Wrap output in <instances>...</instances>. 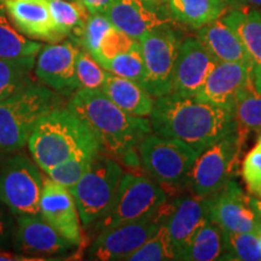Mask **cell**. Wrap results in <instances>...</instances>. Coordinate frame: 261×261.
Wrapping results in <instances>:
<instances>
[{
	"mask_svg": "<svg viewBox=\"0 0 261 261\" xmlns=\"http://www.w3.org/2000/svg\"><path fill=\"white\" fill-rule=\"evenodd\" d=\"M150 123L156 135L184 143L200 154L237 130L233 112L175 92L156 97Z\"/></svg>",
	"mask_w": 261,
	"mask_h": 261,
	"instance_id": "cell-1",
	"label": "cell"
},
{
	"mask_svg": "<svg viewBox=\"0 0 261 261\" xmlns=\"http://www.w3.org/2000/svg\"><path fill=\"white\" fill-rule=\"evenodd\" d=\"M68 107L92 129L102 150L122 159L126 165L139 166L138 146L151 133L150 120L123 112L100 90H76Z\"/></svg>",
	"mask_w": 261,
	"mask_h": 261,
	"instance_id": "cell-2",
	"label": "cell"
},
{
	"mask_svg": "<svg viewBox=\"0 0 261 261\" xmlns=\"http://www.w3.org/2000/svg\"><path fill=\"white\" fill-rule=\"evenodd\" d=\"M29 151L44 172L79 154L98 155L102 145L92 129L69 107H57L41 117L28 140Z\"/></svg>",
	"mask_w": 261,
	"mask_h": 261,
	"instance_id": "cell-3",
	"label": "cell"
},
{
	"mask_svg": "<svg viewBox=\"0 0 261 261\" xmlns=\"http://www.w3.org/2000/svg\"><path fill=\"white\" fill-rule=\"evenodd\" d=\"M60 93L31 83L0 102V151L16 152L28 144L33 129L55 108Z\"/></svg>",
	"mask_w": 261,
	"mask_h": 261,
	"instance_id": "cell-4",
	"label": "cell"
},
{
	"mask_svg": "<svg viewBox=\"0 0 261 261\" xmlns=\"http://www.w3.org/2000/svg\"><path fill=\"white\" fill-rule=\"evenodd\" d=\"M138 155L150 177L165 191H172L187 187L189 173L200 152L178 140L149 133L140 142Z\"/></svg>",
	"mask_w": 261,
	"mask_h": 261,
	"instance_id": "cell-5",
	"label": "cell"
},
{
	"mask_svg": "<svg viewBox=\"0 0 261 261\" xmlns=\"http://www.w3.org/2000/svg\"><path fill=\"white\" fill-rule=\"evenodd\" d=\"M122 175L119 162L99 152L89 171L70 189L85 228L96 224L109 210Z\"/></svg>",
	"mask_w": 261,
	"mask_h": 261,
	"instance_id": "cell-6",
	"label": "cell"
},
{
	"mask_svg": "<svg viewBox=\"0 0 261 261\" xmlns=\"http://www.w3.org/2000/svg\"><path fill=\"white\" fill-rule=\"evenodd\" d=\"M0 156V201L17 215L40 214L42 175L24 154L4 151Z\"/></svg>",
	"mask_w": 261,
	"mask_h": 261,
	"instance_id": "cell-7",
	"label": "cell"
},
{
	"mask_svg": "<svg viewBox=\"0 0 261 261\" xmlns=\"http://www.w3.org/2000/svg\"><path fill=\"white\" fill-rule=\"evenodd\" d=\"M167 200V192L155 180L135 173H123L112 205L96 225L103 230L140 219L158 211Z\"/></svg>",
	"mask_w": 261,
	"mask_h": 261,
	"instance_id": "cell-8",
	"label": "cell"
},
{
	"mask_svg": "<svg viewBox=\"0 0 261 261\" xmlns=\"http://www.w3.org/2000/svg\"><path fill=\"white\" fill-rule=\"evenodd\" d=\"M167 212L168 201H166L162 207L146 217L103 228L90 246L87 259L96 261L128 260V257L158 231L165 221Z\"/></svg>",
	"mask_w": 261,
	"mask_h": 261,
	"instance_id": "cell-9",
	"label": "cell"
},
{
	"mask_svg": "<svg viewBox=\"0 0 261 261\" xmlns=\"http://www.w3.org/2000/svg\"><path fill=\"white\" fill-rule=\"evenodd\" d=\"M180 37L167 24L154 29L139 40L144 61L143 86L152 97L172 92V79L177 62Z\"/></svg>",
	"mask_w": 261,
	"mask_h": 261,
	"instance_id": "cell-10",
	"label": "cell"
},
{
	"mask_svg": "<svg viewBox=\"0 0 261 261\" xmlns=\"http://www.w3.org/2000/svg\"><path fill=\"white\" fill-rule=\"evenodd\" d=\"M240 151V137L230 133L204 149L194 162L187 187L198 197H210L221 190L232 177Z\"/></svg>",
	"mask_w": 261,
	"mask_h": 261,
	"instance_id": "cell-11",
	"label": "cell"
},
{
	"mask_svg": "<svg viewBox=\"0 0 261 261\" xmlns=\"http://www.w3.org/2000/svg\"><path fill=\"white\" fill-rule=\"evenodd\" d=\"M205 200L210 219L224 231L255 233L260 226L261 218L254 208L252 197L232 179Z\"/></svg>",
	"mask_w": 261,
	"mask_h": 261,
	"instance_id": "cell-12",
	"label": "cell"
},
{
	"mask_svg": "<svg viewBox=\"0 0 261 261\" xmlns=\"http://www.w3.org/2000/svg\"><path fill=\"white\" fill-rule=\"evenodd\" d=\"M80 48L73 41L42 46L35 58L34 73L51 90L68 96L79 90L76 58Z\"/></svg>",
	"mask_w": 261,
	"mask_h": 261,
	"instance_id": "cell-13",
	"label": "cell"
},
{
	"mask_svg": "<svg viewBox=\"0 0 261 261\" xmlns=\"http://www.w3.org/2000/svg\"><path fill=\"white\" fill-rule=\"evenodd\" d=\"M40 215L73 246L83 243V224L69 189L62 187L52 179H44L40 196Z\"/></svg>",
	"mask_w": 261,
	"mask_h": 261,
	"instance_id": "cell-14",
	"label": "cell"
},
{
	"mask_svg": "<svg viewBox=\"0 0 261 261\" xmlns=\"http://www.w3.org/2000/svg\"><path fill=\"white\" fill-rule=\"evenodd\" d=\"M218 61L197 38H187L179 47L172 79V92L195 97Z\"/></svg>",
	"mask_w": 261,
	"mask_h": 261,
	"instance_id": "cell-15",
	"label": "cell"
},
{
	"mask_svg": "<svg viewBox=\"0 0 261 261\" xmlns=\"http://www.w3.org/2000/svg\"><path fill=\"white\" fill-rule=\"evenodd\" d=\"M12 248L24 255L38 256L60 255L69 252L73 244L64 240L40 214L17 215Z\"/></svg>",
	"mask_w": 261,
	"mask_h": 261,
	"instance_id": "cell-16",
	"label": "cell"
},
{
	"mask_svg": "<svg viewBox=\"0 0 261 261\" xmlns=\"http://www.w3.org/2000/svg\"><path fill=\"white\" fill-rule=\"evenodd\" d=\"M208 219L207 200L203 197H179L168 202L165 225L174 248L175 260H181L195 234Z\"/></svg>",
	"mask_w": 261,
	"mask_h": 261,
	"instance_id": "cell-17",
	"label": "cell"
},
{
	"mask_svg": "<svg viewBox=\"0 0 261 261\" xmlns=\"http://www.w3.org/2000/svg\"><path fill=\"white\" fill-rule=\"evenodd\" d=\"M253 68L236 62H218L195 98L234 113L240 91L252 80Z\"/></svg>",
	"mask_w": 261,
	"mask_h": 261,
	"instance_id": "cell-18",
	"label": "cell"
},
{
	"mask_svg": "<svg viewBox=\"0 0 261 261\" xmlns=\"http://www.w3.org/2000/svg\"><path fill=\"white\" fill-rule=\"evenodd\" d=\"M15 27L33 40L58 42L62 38L52 21L48 0H3Z\"/></svg>",
	"mask_w": 261,
	"mask_h": 261,
	"instance_id": "cell-19",
	"label": "cell"
},
{
	"mask_svg": "<svg viewBox=\"0 0 261 261\" xmlns=\"http://www.w3.org/2000/svg\"><path fill=\"white\" fill-rule=\"evenodd\" d=\"M154 8L145 0H115L104 15L114 27L139 41L148 33L167 24L168 19L160 17Z\"/></svg>",
	"mask_w": 261,
	"mask_h": 261,
	"instance_id": "cell-20",
	"label": "cell"
},
{
	"mask_svg": "<svg viewBox=\"0 0 261 261\" xmlns=\"http://www.w3.org/2000/svg\"><path fill=\"white\" fill-rule=\"evenodd\" d=\"M197 39L218 62H236L254 68L241 39L221 18L198 29Z\"/></svg>",
	"mask_w": 261,
	"mask_h": 261,
	"instance_id": "cell-21",
	"label": "cell"
},
{
	"mask_svg": "<svg viewBox=\"0 0 261 261\" xmlns=\"http://www.w3.org/2000/svg\"><path fill=\"white\" fill-rule=\"evenodd\" d=\"M100 91L120 109L130 115L148 117L154 109L155 99L143 85L108 73Z\"/></svg>",
	"mask_w": 261,
	"mask_h": 261,
	"instance_id": "cell-22",
	"label": "cell"
},
{
	"mask_svg": "<svg viewBox=\"0 0 261 261\" xmlns=\"http://www.w3.org/2000/svg\"><path fill=\"white\" fill-rule=\"evenodd\" d=\"M221 21L227 24L241 39L252 62L261 64V12L248 8L232 9L225 11Z\"/></svg>",
	"mask_w": 261,
	"mask_h": 261,
	"instance_id": "cell-23",
	"label": "cell"
},
{
	"mask_svg": "<svg viewBox=\"0 0 261 261\" xmlns=\"http://www.w3.org/2000/svg\"><path fill=\"white\" fill-rule=\"evenodd\" d=\"M226 0H168L172 17L194 29H200L220 18L226 11Z\"/></svg>",
	"mask_w": 261,
	"mask_h": 261,
	"instance_id": "cell-24",
	"label": "cell"
},
{
	"mask_svg": "<svg viewBox=\"0 0 261 261\" xmlns=\"http://www.w3.org/2000/svg\"><path fill=\"white\" fill-rule=\"evenodd\" d=\"M41 47V44L25 37L15 27L0 0V60L37 57Z\"/></svg>",
	"mask_w": 261,
	"mask_h": 261,
	"instance_id": "cell-25",
	"label": "cell"
},
{
	"mask_svg": "<svg viewBox=\"0 0 261 261\" xmlns=\"http://www.w3.org/2000/svg\"><path fill=\"white\" fill-rule=\"evenodd\" d=\"M55 29L62 38L73 37L80 44L90 12L77 0H48Z\"/></svg>",
	"mask_w": 261,
	"mask_h": 261,
	"instance_id": "cell-26",
	"label": "cell"
},
{
	"mask_svg": "<svg viewBox=\"0 0 261 261\" xmlns=\"http://www.w3.org/2000/svg\"><path fill=\"white\" fill-rule=\"evenodd\" d=\"M225 253V231L208 219L202 225L181 260L213 261L221 260Z\"/></svg>",
	"mask_w": 261,
	"mask_h": 261,
	"instance_id": "cell-27",
	"label": "cell"
},
{
	"mask_svg": "<svg viewBox=\"0 0 261 261\" xmlns=\"http://www.w3.org/2000/svg\"><path fill=\"white\" fill-rule=\"evenodd\" d=\"M35 58L0 60V102L25 85L33 83L31 71L34 68Z\"/></svg>",
	"mask_w": 261,
	"mask_h": 261,
	"instance_id": "cell-28",
	"label": "cell"
},
{
	"mask_svg": "<svg viewBox=\"0 0 261 261\" xmlns=\"http://www.w3.org/2000/svg\"><path fill=\"white\" fill-rule=\"evenodd\" d=\"M234 117L237 125L240 123L248 129L261 130V94L254 89L252 80L248 81L238 93Z\"/></svg>",
	"mask_w": 261,
	"mask_h": 261,
	"instance_id": "cell-29",
	"label": "cell"
},
{
	"mask_svg": "<svg viewBox=\"0 0 261 261\" xmlns=\"http://www.w3.org/2000/svg\"><path fill=\"white\" fill-rule=\"evenodd\" d=\"M221 260L260 261L261 247L256 234L225 231V253Z\"/></svg>",
	"mask_w": 261,
	"mask_h": 261,
	"instance_id": "cell-30",
	"label": "cell"
},
{
	"mask_svg": "<svg viewBox=\"0 0 261 261\" xmlns=\"http://www.w3.org/2000/svg\"><path fill=\"white\" fill-rule=\"evenodd\" d=\"M129 261H162L175 260L174 248L172 246L165 221L158 231L128 257Z\"/></svg>",
	"mask_w": 261,
	"mask_h": 261,
	"instance_id": "cell-31",
	"label": "cell"
},
{
	"mask_svg": "<svg viewBox=\"0 0 261 261\" xmlns=\"http://www.w3.org/2000/svg\"><path fill=\"white\" fill-rule=\"evenodd\" d=\"M99 155V154H98ZM98 155L94 154H79L70 158L61 165L52 167L46 172L47 175L54 181L61 184L62 187L70 189L83 178V175L89 171L93 160Z\"/></svg>",
	"mask_w": 261,
	"mask_h": 261,
	"instance_id": "cell-32",
	"label": "cell"
},
{
	"mask_svg": "<svg viewBox=\"0 0 261 261\" xmlns=\"http://www.w3.org/2000/svg\"><path fill=\"white\" fill-rule=\"evenodd\" d=\"M102 67L114 75L126 77V79L133 80L143 85L145 69L139 45L130 51L119 55L113 60L106 62Z\"/></svg>",
	"mask_w": 261,
	"mask_h": 261,
	"instance_id": "cell-33",
	"label": "cell"
},
{
	"mask_svg": "<svg viewBox=\"0 0 261 261\" xmlns=\"http://www.w3.org/2000/svg\"><path fill=\"white\" fill-rule=\"evenodd\" d=\"M108 73L86 50H80L76 58V79L79 89L100 90Z\"/></svg>",
	"mask_w": 261,
	"mask_h": 261,
	"instance_id": "cell-34",
	"label": "cell"
},
{
	"mask_svg": "<svg viewBox=\"0 0 261 261\" xmlns=\"http://www.w3.org/2000/svg\"><path fill=\"white\" fill-rule=\"evenodd\" d=\"M138 40L130 38L126 33L121 32L120 29L113 25L112 29L103 38L97 52L93 55V58L100 65H103L106 62L113 60V58L119 56V55L130 51L132 48L138 46Z\"/></svg>",
	"mask_w": 261,
	"mask_h": 261,
	"instance_id": "cell-35",
	"label": "cell"
},
{
	"mask_svg": "<svg viewBox=\"0 0 261 261\" xmlns=\"http://www.w3.org/2000/svg\"><path fill=\"white\" fill-rule=\"evenodd\" d=\"M113 27L112 22L104 14H90L85 24L80 44L85 50L93 56L106 34Z\"/></svg>",
	"mask_w": 261,
	"mask_h": 261,
	"instance_id": "cell-36",
	"label": "cell"
},
{
	"mask_svg": "<svg viewBox=\"0 0 261 261\" xmlns=\"http://www.w3.org/2000/svg\"><path fill=\"white\" fill-rule=\"evenodd\" d=\"M242 177L248 191L261 200V136L243 160Z\"/></svg>",
	"mask_w": 261,
	"mask_h": 261,
	"instance_id": "cell-37",
	"label": "cell"
},
{
	"mask_svg": "<svg viewBox=\"0 0 261 261\" xmlns=\"http://www.w3.org/2000/svg\"><path fill=\"white\" fill-rule=\"evenodd\" d=\"M15 226V215L4 202L0 201V249L12 248Z\"/></svg>",
	"mask_w": 261,
	"mask_h": 261,
	"instance_id": "cell-38",
	"label": "cell"
},
{
	"mask_svg": "<svg viewBox=\"0 0 261 261\" xmlns=\"http://www.w3.org/2000/svg\"><path fill=\"white\" fill-rule=\"evenodd\" d=\"M90 14H104L115 0H79Z\"/></svg>",
	"mask_w": 261,
	"mask_h": 261,
	"instance_id": "cell-39",
	"label": "cell"
},
{
	"mask_svg": "<svg viewBox=\"0 0 261 261\" xmlns=\"http://www.w3.org/2000/svg\"><path fill=\"white\" fill-rule=\"evenodd\" d=\"M252 83L255 91L261 94V64L255 65L252 71Z\"/></svg>",
	"mask_w": 261,
	"mask_h": 261,
	"instance_id": "cell-40",
	"label": "cell"
},
{
	"mask_svg": "<svg viewBox=\"0 0 261 261\" xmlns=\"http://www.w3.org/2000/svg\"><path fill=\"white\" fill-rule=\"evenodd\" d=\"M240 2L247 3V4L256 5V6H260V8H261V0H230V4H232V3H240Z\"/></svg>",
	"mask_w": 261,
	"mask_h": 261,
	"instance_id": "cell-41",
	"label": "cell"
},
{
	"mask_svg": "<svg viewBox=\"0 0 261 261\" xmlns=\"http://www.w3.org/2000/svg\"><path fill=\"white\" fill-rule=\"evenodd\" d=\"M252 202H253L254 208H255L256 213L259 214V217L261 218V200H257V198H252Z\"/></svg>",
	"mask_w": 261,
	"mask_h": 261,
	"instance_id": "cell-42",
	"label": "cell"
},
{
	"mask_svg": "<svg viewBox=\"0 0 261 261\" xmlns=\"http://www.w3.org/2000/svg\"><path fill=\"white\" fill-rule=\"evenodd\" d=\"M146 3H148V4H150L151 6H155V5H158V4H162V3H167L168 0H145Z\"/></svg>",
	"mask_w": 261,
	"mask_h": 261,
	"instance_id": "cell-43",
	"label": "cell"
},
{
	"mask_svg": "<svg viewBox=\"0 0 261 261\" xmlns=\"http://www.w3.org/2000/svg\"><path fill=\"white\" fill-rule=\"evenodd\" d=\"M255 234H256V238H257V241H259V244H260V247H261V224H260V226L257 227Z\"/></svg>",
	"mask_w": 261,
	"mask_h": 261,
	"instance_id": "cell-44",
	"label": "cell"
},
{
	"mask_svg": "<svg viewBox=\"0 0 261 261\" xmlns=\"http://www.w3.org/2000/svg\"><path fill=\"white\" fill-rule=\"evenodd\" d=\"M226 2H227V4H230V0H226Z\"/></svg>",
	"mask_w": 261,
	"mask_h": 261,
	"instance_id": "cell-45",
	"label": "cell"
},
{
	"mask_svg": "<svg viewBox=\"0 0 261 261\" xmlns=\"http://www.w3.org/2000/svg\"><path fill=\"white\" fill-rule=\"evenodd\" d=\"M77 2H79V0H77Z\"/></svg>",
	"mask_w": 261,
	"mask_h": 261,
	"instance_id": "cell-46",
	"label": "cell"
}]
</instances>
